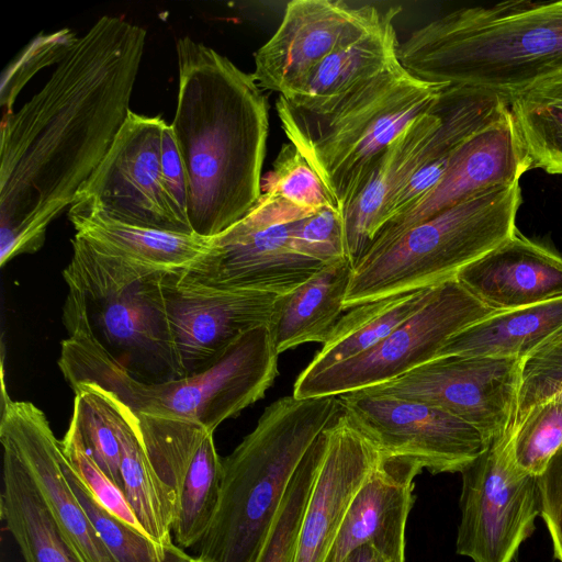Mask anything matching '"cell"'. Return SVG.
I'll return each mask as SVG.
<instances>
[{
  "mask_svg": "<svg viewBox=\"0 0 562 562\" xmlns=\"http://www.w3.org/2000/svg\"><path fill=\"white\" fill-rule=\"evenodd\" d=\"M540 516L552 541L554 558L562 562V448L537 477Z\"/></svg>",
  "mask_w": 562,
  "mask_h": 562,
  "instance_id": "41",
  "label": "cell"
},
{
  "mask_svg": "<svg viewBox=\"0 0 562 562\" xmlns=\"http://www.w3.org/2000/svg\"><path fill=\"white\" fill-rule=\"evenodd\" d=\"M328 434L301 521L294 562H324L355 495L380 459L378 448L342 408Z\"/></svg>",
  "mask_w": 562,
  "mask_h": 562,
  "instance_id": "19",
  "label": "cell"
},
{
  "mask_svg": "<svg viewBox=\"0 0 562 562\" xmlns=\"http://www.w3.org/2000/svg\"><path fill=\"white\" fill-rule=\"evenodd\" d=\"M342 562H385L371 544H364L353 550Z\"/></svg>",
  "mask_w": 562,
  "mask_h": 562,
  "instance_id": "43",
  "label": "cell"
},
{
  "mask_svg": "<svg viewBox=\"0 0 562 562\" xmlns=\"http://www.w3.org/2000/svg\"><path fill=\"white\" fill-rule=\"evenodd\" d=\"M292 246L300 255L323 265L348 259L342 214L324 207L304 215L293 226Z\"/></svg>",
  "mask_w": 562,
  "mask_h": 562,
  "instance_id": "38",
  "label": "cell"
},
{
  "mask_svg": "<svg viewBox=\"0 0 562 562\" xmlns=\"http://www.w3.org/2000/svg\"><path fill=\"white\" fill-rule=\"evenodd\" d=\"M562 387V333L522 362L521 383L515 423L536 403Z\"/></svg>",
  "mask_w": 562,
  "mask_h": 562,
  "instance_id": "40",
  "label": "cell"
},
{
  "mask_svg": "<svg viewBox=\"0 0 562 562\" xmlns=\"http://www.w3.org/2000/svg\"><path fill=\"white\" fill-rule=\"evenodd\" d=\"M65 327L58 367L71 387L95 384L136 414L190 420L212 431L262 398L278 374L267 324L240 335L203 369L162 383L135 380L83 326Z\"/></svg>",
  "mask_w": 562,
  "mask_h": 562,
  "instance_id": "5",
  "label": "cell"
},
{
  "mask_svg": "<svg viewBox=\"0 0 562 562\" xmlns=\"http://www.w3.org/2000/svg\"><path fill=\"white\" fill-rule=\"evenodd\" d=\"M71 420L83 446L101 470L123 491L121 447L104 391L90 383L78 384Z\"/></svg>",
  "mask_w": 562,
  "mask_h": 562,
  "instance_id": "34",
  "label": "cell"
},
{
  "mask_svg": "<svg viewBox=\"0 0 562 562\" xmlns=\"http://www.w3.org/2000/svg\"><path fill=\"white\" fill-rule=\"evenodd\" d=\"M338 395L281 397L222 459L213 520L198 546L203 562H252L293 475L318 435L341 411Z\"/></svg>",
  "mask_w": 562,
  "mask_h": 562,
  "instance_id": "4",
  "label": "cell"
},
{
  "mask_svg": "<svg viewBox=\"0 0 562 562\" xmlns=\"http://www.w3.org/2000/svg\"><path fill=\"white\" fill-rule=\"evenodd\" d=\"M77 236L97 250L168 272L183 271L203 256L211 238L137 227L77 204L68 210Z\"/></svg>",
  "mask_w": 562,
  "mask_h": 562,
  "instance_id": "25",
  "label": "cell"
},
{
  "mask_svg": "<svg viewBox=\"0 0 562 562\" xmlns=\"http://www.w3.org/2000/svg\"><path fill=\"white\" fill-rule=\"evenodd\" d=\"M456 278L493 311L519 308L562 297V257L517 229Z\"/></svg>",
  "mask_w": 562,
  "mask_h": 562,
  "instance_id": "21",
  "label": "cell"
},
{
  "mask_svg": "<svg viewBox=\"0 0 562 562\" xmlns=\"http://www.w3.org/2000/svg\"><path fill=\"white\" fill-rule=\"evenodd\" d=\"M0 441L21 462L65 537L83 562H116L79 503L64 469L60 440L33 403L2 391Z\"/></svg>",
  "mask_w": 562,
  "mask_h": 562,
  "instance_id": "17",
  "label": "cell"
},
{
  "mask_svg": "<svg viewBox=\"0 0 562 562\" xmlns=\"http://www.w3.org/2000/svg\"><path fill=\"white\" fill-rule=\"evenodd\" d=\"M311 212L261 190L249 213L212 237L209 250L177 272L178 280L224 291L290 292L325 266L292 246L294 224Z\"/></svg>",
  "mask_w": 562,
  "mask_h": 562,
  "instance_id": "9",
  "label": "cell"
},
{
  "mask_svg": "<svg viewBox=\"0 0 562 562\" xmlns=\"http://www.w3.org/2000/svg\"><path fill=\"white\" fill-rule=\"evenodd\" d=\"M415 461L384 456L355 495L324 562H342L371 544L385 562H405V529L414 503Z\"/></svg>",
  "mask_w": 562,
  "mask_h": 562,
  "instance_id": "20",
  "label": "cell"
},
{
  "mask_svg": "<svg viewBox=\"0 0 562 562\" xmlns=\"http://www.w3.org/2000/svg\"><path fill=\"white\" fill-rule=\"evenodd\" d=\"M493 311L454 277L432 286L426 303L369 350L314 374H301L293 396L340 395L392 381L437 357L447 340Z\"/></svg>",
  "mask_w": 562,
  "mask_h": 562,
  "instance_id": "10",
  "label": "cell"
},
{
  "mask_svg": "<svg viewBox=\"0 0 562 562\" xmlns=\"http://www.w3.org/2000/svg\"><path fill=\"white\" fill-rule=\"evenodd\" d=\"M560 390H562V387H561ZM560 390H559V391H560Z\"/></svg>",
  "mask_w": 562,
  "mask_h": 562,
  "instance_id": "45",
  "label": "cell"
},
{
  "mask_svg": "<svg viewBox=\"0 0 562 562\" xmlns=\"http://www.w3.org/2000/svg\"><path fill=\"white\" fill-rule=\"evenodd\" d=\"M2 450L1 516L24 562H83L19 459Z\"/></svg>",
  "mask_w": 562,
  "mask_h": 562,
  "instance_id": "28",
  "label": "cell"
},
{
  "mask_svg": "<svg viewBox=\"0 0 562 562\" xmlns=\"http://www.w3.org/2000/svg\"><path fill=\"white\" fill-rule=\"evenodd\" d=\"M329 425L314 440L297 467L252 562H294L304 509L328 446Z\"/></svg>",
  "mask_w": 562,
  "mask_h": 562,
  "instance_id": "33",
  "label": "cell"
},
{
  "mask_svg": "<svg viewBox=\"0 0 562 562\" xmlns=\"http://www.w3.org/2000/svg\"><path fill=\"white\" fill-rule=\"evenodd\" d=\"M60 443L71 469L95 501L113 515L120 517L134 528L144 531L123 491L101 470L87 452L79 431L72 422L69 423Z\"/></svg>",
  "mask_w": 562,
  "mask_h": 562,
  "instance_id": "37",
  "label": "cell"
},
{
  "mask_svg": "<svg viewBox=\"0 0 562 562\" xmlns=\"http://www.w3.org/2000/svg\"><path fill=\"white\" fill-rule=\"evenodd\" d=\"M161 171L165 188L178 217L191 227L188 218V186L183 162L171 126L166 124L161 135Z\"/></svg>",
  "mask_w": 562,
  "mask_h": 562,
  "instance_id": "42",
  "label": "cell"
},
{
  "mask_svg": "<svg viewBox=\"0 0 562 562\" xmlns=\"http://www.w3.org/2000/svg\"><path fill=\"white\" fill-rule=\"evenodd\" d=\"M562 333V297L519 308L496 311L451 336L441 356H477L525 360Z\"/></svg>",
  "mask_w": 562,
  "mask_h": 562,
  "instance_id": "27",
  "label": "cell"
},
{
  "mask_svg": "<svg viewBox=\"0 0 562 562\" xmlns=\"http://www.w3.org/2000/svg\"><path fill=\"white\" fill-rule=\"evenodd\" d=\"M531 167L532 160L508 109L460 147L432 192L414 209L381 227L363 256L460 202L494 188L518 183Z\"/></svg>",
  "mask_w": 562,
  "mask_h": 562,
  "instance_id": "18",
  "label": "cell"
},
{
  "mask_svg": "<svg viewBox=\"0 0 562 562\" xmlns=\"http://www.w3.org/2000/svg\"><path fill=\"white\" fill-rule=\"evenodd\" d=\"M512 431L460 472L456 550L473 562H512L540 515L537 477L515 463Z\"/></svg>",
  "mask_w": 562,
  "mask_h": 562,
  "instance_id": "11",
  "label": "cell"
},
{
  "mask_svg": "<svg viewBox=\"0 0 562 562\" xmlns=\"http://www.w3.org/2000/svg\"><path fill=\"white\" fill-rule=\"evenodd\" d=\"M338 398L381 454L415 461L434 474L460 473L488 447L476 428L437 406L369 390Z\"/></svg>",
  "mask_w": 562,
  "mask_h": 562,
  "instance_id": "14",
  "label": "cell"
},
{
  "mask_svg": "<svg viewBox=\"0 0 562 562\" xmlns=\"http://www.w3.org/2000/svg\"><path fill=\"white\" fill-rule=\"evenodd\" d=\"M382 11L336 0H293L282 21L254 55L251 74L261 89L288 95L330 53L370 29Z\"/></svg>",
  "mask_w": 562,
  "mask_h": 562,
  "instance_id": "15",
  "label": "cell"
},
{
  "mask_svg": "<svg viewBox=\"0 0 562 562\" xmlns=\"http://www.w3.org/2000/svg\"><path fill=\"white\" fill-rule=\"evenodd\" d=\"M103 391L121 447L123 493L142 528L153 540L165 546L176 544L172 537L176 505L149 462L137 416L116 396Z\"/></svg>",
  "mask_w": 562,
  "mask_h": 562,
  "instance_id": "29",
  "label": "cell"
},
{
  "mask_svg": "<svg viewBox=\"0 0 562 562\" xmlns=\"http://www.w3.org/2000/svg\"><path fill=\"white\" fill-rule=\"evenodd\" d=\"M440 124L436 105L413 120L383 151L353 204L344 213L347 258L353 268L379 232L385 205L419 166Z\"/></svg>",
  "mask_w": 562,
  "mask_h": 562,
  "instance_id": "23",
  "label": "cell"
},
{
  "mask_svg": "<svg viewBox=\"0 0 562 562\" xmlns=\"http://www.w3.org/2000/svg\"><path fill=\"white\" fill-rule=\"evenodd\" d=\"M522 359L441 356L371 392L440 407L476 428L486 443L515 423Z\"/></svg>",
  "mask_w": 562,
  "mask_h": 562,
  "instance_id": "13",
  "label": "cell"
},
{
  "mask_svg": "<svg viewBox=\"0 0 562 562\" xmlns=\"http://www.w3.org/2000/svg\"><path fill=\"white\" fill-rule=\"evenodd\" d=\"M562 448V390L532 405L513 426L512 451L519 469L536 477Z\"/></svg>",
  "mask_w": 562,
  "mask_h": 562,
  "instance_id": "35",
  "label": "cell"
},
{
  "mask_svg": "<svg viewBox=\"0 0 562 562\" xmlns=\"http://www.w3.org/2000/svg\"><path fill=\"white\" fill-rule=\"evenodd\" d=\"M146 31L103 15L0 133V265L37 251L124 124Z\"/></svg>",
  "mask_w": 562,
  "mask_h": 562,
  "instance_id": "1",
  "label": "cell"
},
{
  "mask_svg": "<svg viewBox=\"0 0 562 562\" xmlns=\"http://www.w3.org/2000/svg\"><path fill=\"white\" fill-rule=\"evenodd\" d=\"M261 190L269 191L303 209L338 210L318 175L290 142L281 146L271 171L261 184Z\"/></svg>",
  "mask_w": 562,
  "mask_h": 562,
  "instance_id": "36",
  "label": "cell"
},
{
  "mask_svg": "<svg viewBox=\"0 0 562 562\" xmlns=\"http://www.w3.org/2000/svg\"><path fill=\"white\" fill-rule=\"evenodd\" d=\"M65 475L97 535L116 562H191L195 557L177 544L165 546L153 540L101 506L76 475L65 454Z\"/></svg>",
  "mask_w": 562,
  "mask_h": 562,
  "instance_id": "32",
  "label": "cell"
},
{
  "mask_svg": "<svg viewBox=\"0 0 562 562\" xmlns=\"http://www.w3.org/2000/svg\"><path fill=\"white\" fill-rule=\"evenodd\" d=\"M166 272L101 252L75 235L63 271L68 289L63 323L83 326L137 381L179 379L162 288Z\"/></svg>",
  "mask_w": 562,
  "mask_h": 562,
  "instance_id": "7",
  "label": "cell"
},
{
  "mask_svg": "<svg viewBox=\"0 0 562 562\" xmlns=\"http://www.w3.org/2000/svg\"><path fill=\"white\" fill-rule=\"evenodd\" d=\"M431 289L400 293L349 308L301 374L321 372L374 347L426 303Z\"/></svg>",
  "mask_w": 562,
  "mask_h": 562,
  "instance_id": "30",
  "label": "cell"
},
{
  "mask_svg": "<svg viewBox=\"0 0 562 562\" xmlns=\"http://www.w3.org/2000/svg\"><path fill=\"white\" fill-rule=\"evenodd\" d=\"M191 562H203V561L199 560V559L195 557V558L193 559V561H191Z\"/></svg>",
  "mask_w": 562,
  "mask_h": 562,
  "instance_id": "44",
  "label": "cell"
},
{
  "mask_svg": "<svg viewBox=\"0 0 562 562\" xmlns=\"http://www.w3.org/2000/svg\"><path fill=\"white\" fill-rule=\"evenodd\" d=\"M352 273L348 259L328 263L299 286L277 296L267 325L278 353L305 342L327 340L345 312Z\"/></svg>",
  "mask_w": 562,
  "mask_h": 562,
  "instance_id": "26",
  "label": "cell"
},
{
  "mask_svg": "<svg viewBox=\"0 0 562 562\" xmlns=\"http://www.w3.org/2000/svg\"><path fill=\"white\" fill-rule=\"evenodd\" d=\"M213 432L182 422L164 448L165 482L176 502L172 537L183 550L199 546L218 505L223 468Z\"/></svg>",
  "mask_w": 562,
  "mask_h": 562,
  "instance_id": "22",
  "label": "cell"
},
{
  "mask_svg": "<svg viewBox=\"0 0 562 562\" xmlns=\"http://www.w3.org/2000/svg\"><path fill=\"white\" fill-rule=\"evenodd\" d=\"M398 59L414 77L496 93L510 102L562 72V0L463 8L414 31Z\"/></svg>",
  "mask_w": 562,
  "mask_h": 562,
  "instance_id": "3",
  "label": "cell"
},
{
  "mask_svg": "<svg viewBox=\"0 0 562 562\" xmlns=\"http://www.w3.org/2000/svg\"><path fill=\"white\" fill-rule=\"evenodd\" d=\"M446 86L412 76L397 60L322 112L295 108L282 95L276 110L288 139L344 215L386 147L435 108Z\"/></svg>",
  "mask_w": 562,
  "mask_h": 562,
  "instance_id": "6",
  "label": "cell"
},
{
  "mask_svg": "<svg viewBox=\"0 0 562 562\" xmlns=\"http://www.w3.org/2000/svg\"><path fill=\"white\" fill-rule=\"evenodd\" d=\"M400 11L398 7L383 11L370 29L338 46L293 92L282 97L301 110L322 112L400 60L393 24Z\"/></svg>",
  "mask_w": 562,
  "mask_h": 562,
  "instance_id": "24",
  "label": "cell"
},
{
  "mask_svg": "<svg viewBox=\"0 0 562 562\" xmlns=\"http://www.w3.org/2000/svg\"><path fill=\"white\" fill-rule=\"evenodd\" d=\"M179 90L170 124L188 186L193 233L212 238L261 196L269 104L251 74L189 36L177 38Z\"/></svg>",
  "mask_w": 562,
  "mask_h": 562,
  "instance_id": "2",
  "label": "cell"
},
{
  "mask_svg": "<svg viewBox=\"0 0 562 562\" xmlns=\"http://www.w3.org/2000/svg\"><path fill=\"white\" fill-rule=\"evenodd\" d=\"M509 110L532 166L562 175V72L516 95Z\"/></svg>",
  "mask_w": 562,
  "mask_h": 562,
  "instance_id": "31",
  "label": "cell"
},
{
  "mask_svg": "<svg viewBox=\"0 0 562 562\" xmlns=\"http://www.w3.org/2000/svg\"><path fill=\"white\" fill-rule=\"evenodd\" d=\"M78 36L69 30L36 37L23 54L4 71L1 83V105L7 113L12 112L13 103L25 83L40 69L57 64ZM5 113V114H7Z\"/></svg>",
  "mask_w": 562,
  "mask_h": 562,
  "instance_id": "39",
  "label": "cell"
},
{
  "mask_svg": "<svg viewBox=\"0 0 562 562\" xmlns=\"http://www.w3.org/2000/svg\"><path fill=\"white\" fill-rule=\"evenodd\" d=\"M521 204L519 182L460 202L411 227L353 268L345 311L431 288L509 238Z\"/></svg>",
  "mask_w": 562,
  "mask_h": 562,
  "instance_id": "8",
  "label": "cell"
},
{
  "mask_svg": "<svg viewBox=\"0 0 562 562\" xmlns=\"http://www.w3.org/2000/svg\"><path fill=\"white\" fill-rule=\"evenodd\" d=\"M177 272L165 273L162 288L182 378L206 367L244 333L268 324L278 295L194 286L180 282Z\"/></svg>",
  "mask_w": 562,
  "mask_h": 562,
  "instance_id": "16",
  "label": "cell"
},
{
  "mask_svg": "<svg viewBox=\"0 0 562 562\" xmlns=\"http://www.w3.org/2000/svg\"><path fill=\"white\" fill-rule=\"evenodd\" d=\"M167 123L133 112L110 150L77 192L72 204L133 226L193 234L177 215L161 171V135Z\"/></svg>",
  "mask_w": 562,
  "mask_h": 562,
  "instance_id": "12",
  "label": "cell"
}]
</instances>
